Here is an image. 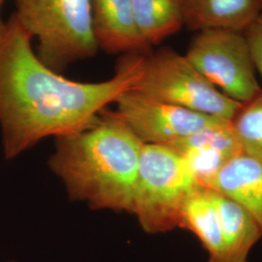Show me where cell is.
<instances>
[{"label": "cell", "mask_w": 262, "mask_h": 262, "mask_svg": "<svg viewBox=\"0 0 262 262\" xmlns=\"http://www.w3.org/2000/svg\"><path fill=\"white\" fill-rule=\"evenodd\" d=\"M0 43V128L6 159H13L47 137L84 130L108 105L130 90L141 55H125L115 74L97 83L67 79L44 64L32 38L14 15Z\"/></svg>", "instance_id": "cell-1"}, {"label": "cell", "mask_w": 262, "mask_h": 262, "mask_svg": "<svg viewBox=\"0 0 262 262\" xmlns=\"http://www.w3.org/2000/svg\"><path fill=\"white\" fill-rule=\"evenodd\" d=\"M144 143L107 108L93 126L56 138L49 167L70 199L94 210L132 214Z\"/></svg>", "instance_id": "cell-2"}, {"label": "cell", "mask_w": 262, "mask_h": 262, "mask_svg": "<svg viewBox=\"0 0 262 262\" xmlns=\"http://www.w3.org/2000/svg\"><path fill=\"white\" fill-rule=\"evenodd\" d=\"M13 14L19 26L38 41L36 55L61 73L79 61L94 57L95 43L91 0H16Z\"/></svg>", "instance_id": "cell-3"}, {"label": "cell", "mask_w": 262, "mask_h": 262, "mask_svg": "<svg viewBox=\"0 0 262 262\" xmlns=\"http://www.w3.org/2000/svg\"><path fill=\"white\" fill-rule=\"evenodd\" d=\"M200 187L186 161L176 151L145 144L141 152L132 215L149 234L180 228L184 206Z\"/></svg>", "instance_id": "cell-4"}, {"label": "cell", "mask_w": 262, "mask_h": 262, "mask_svg": "<svg viewBox=\"0 0 262 262\" xmlns=\"http://www.w3.org/2000/svg\"><path fill=\"white\" fill-rule=\"evenodd\" d=\"M152 99L231 121L241 103L217 91L174 49L159 48L141 55L130 89Z\"/></svg>", "instance_id": "cell-5"}, {"label": "cell", "mask_w": 262, "mask_h": 262, "mask_svg": "<svg viewBox=\"0 0 262 262\" xmlns=\"http://www.w3.org/2000/svg\"><path fill=\"white\" fill-rule=\"evenodd\" d=\"M185 56L210 84L238 103H247L262 91L250 45L242 31H198Z\"/></svg>", "instance_id": "cell-6"}, {"label": "cell", "mask_w": 262, "mask_h": 262, "mask_svg": "<svg viewBox=\"0 0 262 262\" xmlns=\"http://www.w3.org/2000/svg\"><path fill=\"white\" fill-rule=\"evenodd\" d=\"M117 113L142 143L169 147L224 120L166 103L128 90L115 101Z\"/></svg>", "instance_id": "cell-7"}, {"label": "cell", "mask_w": 262, "mask_h": 262, "mask_svg": "<svg viewBox=\"0 0 262 262\" xmlns=\"http://www.w3.org/2000/svg\"><path fill=\"white\" fill-rule=\"evenodd\" d=\"M167 148L184 159L203 187H206L227 162L243 154L230 121L226 120L205 126Z\"/></svg>", "instance_id": "cell-8"}, {"label": "cell", "mask_w": 262, "mask_h": 262, "mask_svg": "<svg viewBox=\"0 0 262 262\" xmlns=\"http://www.w3.org/2000/svg\"><path fill=\"white\" fill-rule=\"evenodd\" d=\"M92 27L98 50L109 55H144L152 49L142 40L132 0H91Z\"/></svg>", "instance_id": "cell-9"}, {"label": "cell", "mask_w": 262, "mask_h": 262, "mask_svg": "<svg viewBox=\"0 0 262 262\" xmlns=\"http://www.w3.org/2000/svg\"><path fill=\"white\" fill-rule=\"evenodd\" d=\"M206 187L243 207L262 231V161L241 154L227 162Z\"/></svg>", "instance_id": "cell-10"}, {"label": "cell", "mask_w": 262, "mask_h": 262, "mask_svg": "<svg viewBox=\"0 0 262 262\" xmlns=\"http://www.w3.org/2000/svg\"><path fill=\"white\" fill-rule=\"evenodd\" d=\"M185 27L195 32H244L262 14V0H184Z\"/></svg>", "instance_id": "cell-11"}, {"label": "cell", "mask_w": 262, "mask_h": 262, "mask_svg": "<svg viewBox=\"0 0 262 262\" xmlns=\"http://www.w3.org/2000/svg\"><path fill=\"white\" fill-rule=\"evenodd\" d=\"M180 228L193 233L206 251L207 262H225V247L215 191L200 187L187 199Z\"/></svg>", "instance_id": "cell-12"}, {"label": "cell", "mask_w": 262, "mask_h": 262, "mask_svg": "<svg viewBox=\"0 0 262 262\" xmlns=\"http://www.w3.org/2000/svg\"><path fill=\"white\" fill-rule=\"evenodd\" d=\"M215 199L223 229L225 262H249L253 246L262 238L260 227L233 200L216 191Z\"/></svg>", "instance_id": "cell-13"}, {"label": "cell", "mask_w": 262, "mask_h": 262, "mask_svg": "<svg viewBox=\"0 0 262 262\" xmlns=\"http://www.w3.org/2000/svg\"><path fill=\"white\" fill-rule=\"evenodd\" d=\"M136 27L152 49L185 27L184 0H132Z\"/></svg>", "instance_id": "cell-14"}, {"label": "cell", "mask_w": 262, "mask_h": 262, "mask_svg": "<svg viewBox=\"0 0 262 262\" xmlns=\"http://www.w3.org/2000/svg\"><path fill=\"white\" fill-rule=\"evenodd\" d=\"M230 123L244 155L262 161V91L241 105Z\"/></svg>", "instance_id": "cell-15"}, {"label": "cell", "mask_w": 262, "mask_h": 262, "mask_svg": "<svg viewBox=\"0 0 262 262\" xmlns=\"http://www.w3.org/2000/svg\"><path fill=\"white\" fill-rule=\"evenodd\" d=\"M244 33L250 45L256 71L262 77V14Z\"/></svg>", "instance_id": "cell-16"}, {"label": "cell", "mask_w": 262, "mask_h": 262, "mask_svg": "<svg viewBox=\"0 0 262 262\" xmlns=\"http://www.w3.org/2000/svg\"><path fill=\"white\" fill-rule=\"evenodd\" d=\"M4 2H5V0H0V11H1V7H2ZM6 28H7V23L3 21V19H1V13H0V43L5 36Z\"/></svg>", "instance_id": "cell-17"}, {"label": "cell", "mask_w": 262, "mask_h": 262, "mask_svg": "<svg viewBox=\"0 0 262 262\" xmlns=\"http://www.w3.org/2000/svg\"><path fill=\"white\" fill-rule=\"evenodd\" d=\"M5 262H16V261H15V260H11V259H10V260H7V261H5Z\"/></svg>", "instance_id": "cell-18"}]
</instances>
